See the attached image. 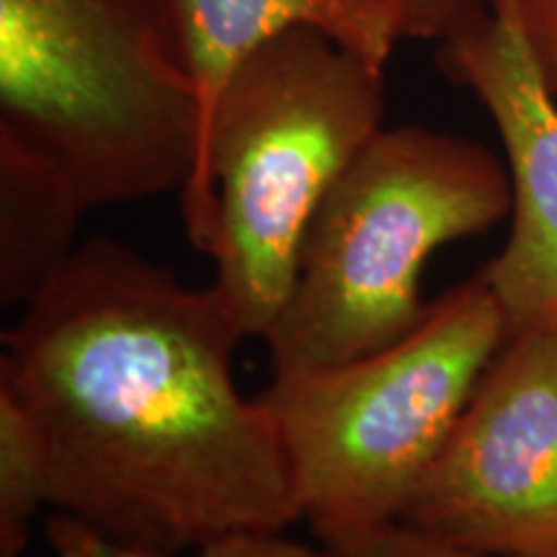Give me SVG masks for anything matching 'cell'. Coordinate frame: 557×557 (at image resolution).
Returning <instances> with one entry per match:
<instances>
[{"instance_id":"cell-1","label":"cell","mask_w":557,"mask_h":557,"mask_svg":"<svg viewBox=\"0 0 557 557\" xmlns=\"http://www.w3.org/2000/svg\"><path fill=\"white\" fill-rule=\"evenodd\" d=\"M243 338L214 287L120 240L81 243L0 357L41 436L47 506L158 553L302 521L274 421L233 377Z\"/></svg>"},{"instance_id":"cell-2","label":"cell","mask_w":557,"mask_h":557,"mask_svg":"<svg viewBox=\"0 0 557 557\" xmlns=\"http://www.w3.org/2000/svg\"><path fill=\"white\" fill-rule=\"evenodd\" d=\"M382 122L385 67L315 26L271 34L230 73L181 214L246 338L274 325L312 214Z\"/></svg>"},{"instance_id":"cell-3","label":"cell","mask_w":557,"mask_h":557,"mask_svg":"<svg viewBox=\"0 0 557 557\" xmlns=\"http://www.w3.org/2000/svg\"><path fill=\"white\" fill-rule=\"evenodd\" d=\"M0 135L86 209L184 191L205 111L169 0H0Z\"/></svg>"},{"instance_id":"cell-4","label":"cell","mask_w":557,"mask_h":557,"mask_svg":"<svg viewBox=\"0 0 557 557\" xmlns=\"http://www.w3.org/2000/svg\"><path fill=\"white\" fill-rule=\"evenodd\" d=\"M506 163L475 139L382 127L312 214L289 297L267 336L274 372L338 367L408 336L421 276L449 243L511 214Z\"/></svg>"},{"instance_id":"cell-5","label":"cell","mask_w":557,"mask_h":557,"mask_svg":"<svg viewBox=\"0 0 557 557\" xmlns=\"http://www.w3.org/2000/svg\"><path fill=\"white\" fill-rule=\"evenodd\" d=\"M506 338L504 310L478 274L369 357L274 372L259 398L318 542L398 524Z\"/></svg>"},{"instance_id":"cell-6","label":"cell","mask_w":557,"mask_h":557,"mask_svg":"<svg viewBox=\"0 0 557 557\" xmlns=\"http://www.w3.org/2000/svg\"><path fill=\"white\" fill-rule=\"evenodd\" d=\"M398 524L485 557H557V329L506 338Z\"/></svg>"},{"instance_id":"cell-7","label":"cell","mask_w":557,"mask_h":557,"mask_svg":"<svg viewBox=\"0 0 557 557\" xmlns=\"http://www.w3.org/2000/svg\"><path fill=\"white\" fill-rule=\"evenodd\" d=\"M475 29L436 47V65L496 124L511 178V233L480 271L508 336L557 329V99L542 83L508 0Z\"/></svg>"},{"instance_id":"cell-8","label":"cell","mask_w":557,"mask_h":557,"mask_svg":"<svg viewBox=\"0 0 557 557\" xmlns=\"http://www.w3.org/2000/svg\"><path fill=\"white\" fill-rule=\"evenodd\" d=\"M169 13L178 58L199 90L205 129L230 73L253 47L287 26L329 32L380 67L398 41L374 0H169Z\"/></svg>"},{"instance_id":"cell-9","label":"cell","mask_w":557,"mask_h":557,"mask_svg":"<svg viewBox=\"0 0 557 557\" xmlns=\"http://www.w3.org/2000/svg\"><path fill=\"white\" fill-rule=\"evenodd\" d=\"M88 209L52 165L0 135V302L24 308L78 248Z\"/></svg>"},{"instance_id":"cell-10","label":"cell","mask_w":557,"mask_h":557,"mask_svg":"<svg viewBox=\"0 0 557 557\" xmlns=\"http://www.w3.org/2000/svg\"><path fill=\"white\" fill-rule=\"evenodd\" d=\"M47 504V457L41 436L11 387L0 385V557H21L34 519Z\"/></svg>"},{"instance_id":"cell-11","label":"cell","mask_w":557,"mask_h":557,"mask_svg":"<svg viewBox=\"0 0 557 557\" xmlns=\"http://www.w3.org/2000/svg\"><path fill=\"white\" fill-rule=\"evenodd\" d=\"M45 540L58 557H176V553H158V549L132 547L114 542L81 521L52 513L45 521ZM194 557H331L325 545H308L284 537V532H246L222 537L199 547Z\"/></svg>"},{"instance_id":"cell-12","label":"cell","mask_w":557,"mask_h":557,"mask_svg":"<svg viewBox=\"0 0 557 557\" xmlns=\"http://www.w3.org/2000/svg\"><path fill=\"white\" fill-rule=\"evenodd\" d=\"M393 24L398 39L451 41L483 21L493 3L485 0H374Z\"/></svg>"},{"instance_id":"cell-13","label":"cell","mask_w":557,"mask_h":557,"mask_svg":"<svg viewBox=\"0 0 557 557\" xmlns=\"http://www.w3.org/2000/svg\"><path fill=\"white\" fill-rule=\"evenodd\" d=\"M331 557H485L465 553L423 534H416L403 524H385L367 532L344 534V537L320 542Z\"/></svg>"},{"instance_id":"cell-14","label":"cell","mask_w":557,"mask_h":557,"mask_svg":"<svg viewBox=\"0 0 557 557\" xmlns=\"http://www.w3.org/2000/svg\"><path fill=\"white\" fill-rule=\"evenodd\" d=\"M542 83L557 99V0H508Z\"/></svg>"}]
</instances>
